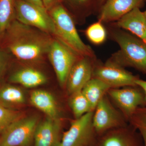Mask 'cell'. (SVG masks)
<instances>
[{
	"instance_id": "cell-1",
	"label": "cell",
	"mask_w": 146,
	"mask_h": 146,
	"mask_svg": "<svg viewBox=\"0 0 146 146\" xmlns=\"http://www.w3.org/2000/svg\"><path fill=\"white\" fill-rule=\"evenodd\" d=\"M4 44L22 63H41L47 56L54 36L16 20L2 35Z\"/></svg>"
},
{
	"instance_id": "cell-2",
	"label": "cell",
	"mask_w": 146,
	"mask_h": 146,
	"mask_svg": "<svg viewBox=\"0 0 146 146\" xmlns=\"http://www.w3.org/2000/svg\"><path fill=\"white\" fill-rule=\"evenodd\" d=\"M115 27L110 29V35L120 50L110 59L123 67H131L146 75V42Z\"/></svg>"
},
{
	"instance_id": "cell-3",
	"label": "cell",
	"mask_w": 146,
	"mask_h": 146,
	"mask_svg": "<svg viewBox=\"0 0 146 146\" xmlns=\"http://www.w3.org/2000/svg\"><path fill=\"white\" fill-rule=\"evenodd\" d=\"M48 12L55 28V37L81 56L95 58L94 51L80 36L72 16L61 3H58Z\"/></svg>"
},
{
	"instance_id": "cell-4",
	"label": "cell",
	"mask_w": 146,
	"mask_h": 146,
	"mask_svg": "<svg viewBox=\"0 0 146 146\" xmlns=\"http://www.w3.org/2000/svg\"><path fill=\"white\" fill-rule=\"evenodd\" d=\"M94 111L73 121L57 146H94L98 136L93 124Z\"/></svg>"
},
{
	"instance_id": "cell-5",
	"label": "cell",
	"mask_w": 146,
	"mask_h": 146,
	"mask_svg": "<svg viewBox=\"0 0 146 146\" xmlns=\"http://www.w3.org/2000/svg\"><path fill=\"white\" fill-rule=\"evenodd\" d=\"M47 56L54 70L58 83L61 87H65L71 69L82 56L54 36Z\"/></svg>"
},
{
	"instance_id": "cell-6",
	"label": "cell",
	"mask_w": 146,
	"mask_h": 146,
	"mask_svg": "<svg viewBox=\"0 0 146 146\" xmlns=\"http://www.w3.org/2000/svg\"><path fill=\"white\" fill-rule=\"evenodd\" d=\"M38 123L35 116L20 118L1 133L0 146H31Z\"/></svg>"
},
{
	"instance_id": "cell-7",
	"label": "cell",
	"mask_w": 146,
	"mask_h": 146,
	"mask_svg": "<svg viewBox=\"0 0 146 146\" xmlns=\"http://www.w3.org/2000/svg\"><path fill=\"white\" fill-rule=\"evenodd\" d=\"M15 11L16 19L19 22L56 36L54 24L46 9L24 0H16Z\"/></svg>"
},
{
	"instance_id": "cell-8",
	"label": "cell",
	"mask_w": 146,
	"mask_h": 146,
	"mask_svg": "<svg viewBox=\"0 0 146 146\" xmlns=\"http://www.w3.org/2000/svg\"><path fill=\"white\" fill-rule=\"evenodd\" d=\"M123 114L114 107L107 94L100 100L94 111L93 124L97 136L127 125Z\"/></svg>"
},
{
	"instance_id": "cell-9",
	"label": "cell",
	"mask_w": 146,
	"mask_h": 146,
	"mask_svg": "<svg viewBox=\"0 0 146 146\" xmlns=\"http://www.w3.org/2000/svg\"><path fill=\"white\" fill-rule=\"evenodd\" d=\"M107 94L128 121L137 109L145 106L143 91L138 86L111 88Z\"/></svg>"
},
{
	"instance_id": "cell-10",
	"label": "cell",
	"mask_w": 146,
	"mask_h": 146,
	"mask_svg": "<svg viewBox=\"0 0 146 146\" xmlns=\"http://www.w3.org/2000/svg\"><path fill=\"white\" fill-rule=\"evenodd\" d=\"M92 78L100 80L111 89L137 86L135 81L139 78L110 58L104 64H95Z\"/></svg>"
},
{
	"instance_id": "cell-11",
	"label": "cell",
	"mask_w": 146,
	"mask_h": 146,
	"mask_svg": "<svg viewBox=\"0 0 146 146\" xmlns=\"http://www.w3.org/2000/svg\"><path fill=\"white\" fill-rule=\"evenodd\" d=\"M94 146H144L138 131L130 125L111 129L98 136Z\"/></svg>"
},
{
	"instance_id": "cell-12",
	"label": "cell",
	"mask_w": 146,
	"mask_h": 146,
	"mask_svg": "<svg viewBox=\"0 0 146 146\" xmlns=\"http://www.w3.org/2000/svg\"><path fill=\"white\" fill-rule=\"evenodd\" d=\"M95 61V58L82 56L73 65L68 74L65 87L69 96L82 91L92 78Z\"/></svg>"
},
{
	"instance_id": "cell-13",
	"label": "cell",
	"mask_w": 146,
	"mask_h": 146,
	"mask_svg": "<svg viewBox=\"0 0 146 146\" xmlns=\"http://www.w3.org/2000/svg\"><path fill=\"white\" fill-rule=\"evenodd\" d=\"M141 0H106L102 7L98 17L102 23L117 21L133 9L143 5Z\"/></svg>"
},
{
	"instance_id": "cell-14",
	"label": "cell",
	"mask_w": 146,
	"mask_h": 146,
	"mask_svg": "<svg viewBox=\"0 0 146 146\" xmlns=\"http://www.w3.org/2000/svg\"><path fill=\"white\" fill-rule=\"evenodd\" d=\"M61 120L47 117L36 127L33 146H57L61 138Z\"/></svg>"
},
{
	"instance_id": "cell-15",
	"label": "cell",
	"mask_w": 146,
	"mask_h": 146,
	"mask_svg": "<svg viewBox=\"0 0 146 146\" xmlns=\"http://www.w3.org/2000/svg\"><path fill=\"white\" fill-rule=\"evenodd\" d=\"M115 27L130 32L146 43V18L140 8L133 9L119 19Z\"/></svg>"
},
{
	"instance_id": "cell-16",
	"label": "cell",
	"mask_w": 146,
	"mask_h": 146,
	"mask_svg": "<svg viewBox=\"0 0 146 146\" xmlns=\"http://www.w3.org/2000/svg\"><path fill=\"white\" fill-rule=\"evenodd\" d=\"M30 100L31 104L46 114L47 117L60 120L57 103L49 92L40 89L35 90L31 94Z\"/></svg>"
},
{
	"instance_id": "cell-17",
	"label": "cell",
	"mask_w": 146,
	"mask_h": 146,
	"mask_svg": "<svg viewBox=\"0 0 146 146\" xmlns=\"http://www.w3.org/2000/svg\"><path fill=\"white\" fill-rule=\"evenodd\" d=\"M12 83L21 84L27 88L41 86L47 82V77L41 71L32 67H26L13 73L9 78Z\"/></svg>"
},
{
	"instance_id": "cell-18",
	"label": "cell",
	"mask_w": 146,
	"mask_h": 146,
	"mask_svg": "<svg viewBox=\"0 0 146 146\" xmlns=\"http://www.w3.org/2000/svg\"><path fill=\"white\" fill-rule=\"evenodd\" d=\"M110 87L99 79L92 78L84 86L82 91L88 100L91 110L94 111L100 100L107 94Z\"/></svg>"
},
{
	"instance_id": "cell-19",
	"label": "cell",
	"mask_w": 146,
	"mask_h": 146,
	"mask_svg": "<svg viewBox=\"0 0 146 146\" xmlns=\"http://www.w3.org/2000/svg\"><path fill=\"white\" fill-rule=\"evenodd\" d=\"M0 102L7 106L22 104L25 102V97L19 87L7 84L0 88Z\"/></svg>"
},
{
	"instance_id": "cell-20",
	"label": "cell",
	"mask_w": 146,
	"mask_h": 146,
	"mask_svg": "<svg viewBox=\"0 0 146 146\" xmlns=\"http://www.w3.org/2000/svg\"><path fill=\"white\" fill-rule=\"evenodd\" d=\"M16 0H0V36L16 20Z\"/></svg>"
},
{
	"instance_id": "cell-21",
	"label": "cell",
	"mask_w": 146,
	"mask_h": 146,
	"mask_svg": "<svg viewBox=\"0 0 146 146\" xmlns=\"http://www.w3.org/2000/svg\"><path fill=\"white\" fill-rule=\"evenodd\" d=\"M69 104L75 119L92 111L89 102L82 91H77L70 95Z\"/></svg>"
},
{
	"instance_id": "cell-22",
	"label": "cell",
	"mask_w": 146,
	"mask_h": 146,
	"mask_svg": "<svg viewBox=\"0 0 146 146\" xmlns=\"http://www.w3.org/2000/svg\"><path fill=\"white\" fill-rule=\"evenodd\" d=\"M23 117L22 112L11 109L0 102V133L12 123Z\"/></svg>"
},
{
	"instance_id": "cell-23",
	"label": "cell",
	"mask_w": 146,
	"mask_h": 146,
	"mask_svg": "<svg viewBox=\"0 0 146 146\" xmlns=\"http://www.w3.org/2000/svg\"><path fill=\"white\" fill-rule=\"evenodd\" d=\"M130 125L138 131L146 146V106L139 108L129 121Z\"/></svg>"
},
{
	"instance_id": "cell-24",
	"label": "cell",
	"mask_w": 146,
	"mask_h": 146,
	"mask_svg": "<svg viewBox=\"0 0 146 146\" xmlns=\"http://www.w3.org/2000/svg\"><path fill=\"white\" fill-rule=\"evenodd\" d=\"M102 23L98 21L90 25L85 30L86 37L94 44H101L106 39V30Z\"/></svg>"
},
{
	"instance_id": "cell-25",
	"label": "cell",
	"mask_w": 146,
	"mask_h": 146,
	"mask_svg": "<svg viewBox=\"0 0 146 146\" xmlns=\"http://www.w3.org/2000/svg\"><path fill=\"white\" fill-rule=\"evenodd\" d=\"M7 63L6 54L2 49L0 48V78L5 70Z\"/></svg>"
},
{
	"instance_id": "cell-26",
	"label": "cell",
	"mask_w": 146,
	"mask_h": 146,
	"mask_svg": "<svg viewBox=\"0 0 146 146\" xmlns=\"http://www.w3.org/2000/svg\"><path fill=\"white\" fill-rule=\"evenodd\" d=\"M42 1L45 8L48 11L58 3L60 2L59 0H42Z\"/></svg>"
},
{
	"instance_id": "cell-27",
	"label": "cell",
	"mask_w": 146,
	"mask_h": 146,
	"mask_svg": "<svg viewBox=\"0 0 146 146\" xmlns=\"http://www.w3.org/2000/svg\"><path fill=\"white\" fill-rule=\"evenodd\" d=\"M136 85L142 89L145 96V106H146V81L138 78L135 81Z\"/></svg>"
},
{
	"instance_id": "cell-28",
	"label": "cell",
	"mask_w": 146,
	"mask_h": 146,
	"mask_svg": "<svg viewBox=\"0 0 146 146\" xmlns=\"http://www.w3.org/2000/svg\"><path fill=\"white\" fill-rule=\"evenodd\" d=\"M74 4L79 6L88 7L91 5L92 0H69Z\"/></svg>"
},
{
	"instance_id": "cell-29",
	"label": "cell",
	"mask_w": 146,
	"mask_h": 146,
	"mask_svg": "<svg viewBox=\"0 0 146 146\" xmlns=\"http://www.w3.org/2000/svg\"><path fill=\"white\" fill-rule=\"evenodd\" d=\"M24 1L33 5L36 6L40 8L46 9L43 5L42 0H24Z\"/></svg>"
},
{
	"instance_id": "cell-30",
	"label": "cell",
	"mask_w": 146,
	"mask_h": 146,
	"mask_svg": "<svg viewBox=\"0 0 146 146\" xmlns=\"http://www.w3.org/2000/svg\"><path fill=\"white\" fill-rule=\"evenodd\" d=\"M144 14H145V16L146 18V10L145 11H144Z\"/></svg>"
},
{
	"instance_id": "cell-31",
	"label": "cell",
	"mask_w": 146,
	"mask_h": 146,
	"mask_svg": "<svg viewBox=\"0 0 146 146\" xmlns=\"http://www.w3.org/2000/svg\"><path fill=\"white\" fill-rule=\"evenodd\" d=\"M101 2H104L106 1V0H100Z\"/></svg>"
},
{
	"instance_id": "cell-32",
	"label": "cell",
	"mask_w": 146,
	"mask_h": 146,
	"mask_svg": "<svg viewBox=\"0 0 146 146\" xmlns=\"http://www.w3.org/2000/svg\"><path fill=\"white\" fill-rule=\"evenodd\" d=\"M141 1H145V0H141Z\"/></svg>"
}]
</instances>
